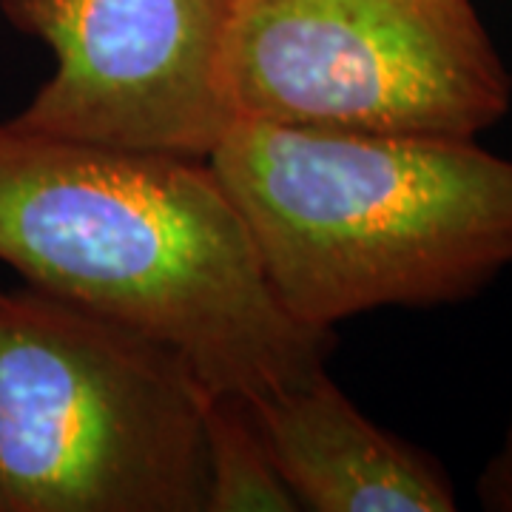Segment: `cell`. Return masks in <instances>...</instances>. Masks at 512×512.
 Returning <instances> with one entry per match:
<instances>
[{"label": "cell", "instance_id": "6da1fadb", "mask_svg": "<svg viewBox=\"0 0 512 512\" xmlns=\"http://www.w3.org/2000/svg\"><path fill=\"white\" fill-rule=\"evenodd\" d=\"M0 262L183 353L208 387L245 399L311 379L336 345V330L276 302L237 205L200 157L0 120Z\"/></svg>", "mask_w": 512, "mask_h": 512}, {"label": "cell", "instance_id": "7a4b0ae2", "mask_svg": "<svg viewBox=\"0 0 512 512\" xmlns=\"http://www.w3.org/2000/svg\"><path fill=\"white\" fill-rule=\"evenodd\" d=\"M208 163L302 325L456 305L512 268V160L476 140L237 120Z\"/></svg>", "mask_w": 512, "mask_h": 512}, {"label": "cell", "instance_id": "3957f363", "mask_svg": "<svg viewBox=\"0 0 512 512\" xmlns=\"http://www.w3.org/2000/svg\"><path fill=\"white\" fill-rule=\"evenodd\" d=\"M205 390L140 330L0 291V512H202Z\"/></svg>", "mask_w": 512, "mask_h": 512}, {"label": "cell", "instance_id": "277c9868", "mask_svg": "<svg viewBox=\"0 0 512 512\" xmlns=\"http://www.w3.org/2000/svg\"><path fill=\"white\" fill-rule=\"evenodd\" d=\"M225 86L237 120L476 140L512 74L473 0H234Z\"/></svg>", "mask_w": 512, "mask_h": 512}, {"label": "cell", "instance_id": "5b68a950", "mask_svg": "<svg viewBox=\"0 0 512 512\" xmlns=\"http://www.w3.org/2000/svg\"><path fill=\"white\" fill-rule=\"evenodd\" d=\"M0 15L55 57L15 126L200 160L234 126V0H0Z\"/></svg>", "mask_w": 512, "mask_h": 512}, {"label": "cell", "instance_id": "8992f818", "mask_svg": "<svg viewBox=\"0 0 512 512\" xmlns=\"http://www.w3.org/2000/svg\"><path fill=\"white\" fill-rule=\"evenodd\" d=\"M299 512H453L439 458L370 421L328 367L271 396L248 399Z\"/></svg>", "mask_w": 512, "mask_h": 512}, {"label": "cell", "instance_id": "52a82bcc", "mask_svg": "<svg viewBox=\"0 0 512 512\" xmlns=\"http://www.w3.org/2000/svg\"><path fill=\"white\" fill-rule=\"evenodd\" d=\"M202 456V512H299L245 396L214 387L205 390Z\"/></svg>", "mask_w": 512, "mask_h": 512}, {"label": "cell", "instance_id": "ba28073f", "mask_svg": "<svg viewBox=\"0 0 512 512\" xmlns=\"http://www.w3.org/2000/svg\"><path fill=\"white\" fill-rule=\"evenodd\" d=\"M476 498L481 510L512 512V413L495 453L478 473Z\"/></svg>", "mask_w": 512, "mask_h": 512}]
</instances>
